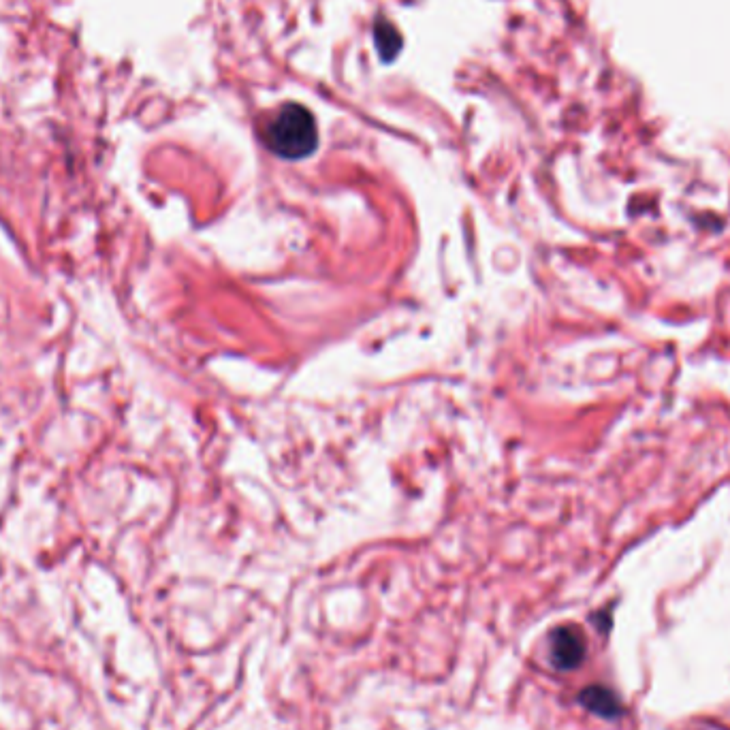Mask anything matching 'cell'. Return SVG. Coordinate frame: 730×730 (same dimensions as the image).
<instances>
[{
	"mask_svg": "<svg viewBox=\"0 0 730 730\" xmlns=\"http://www.w3.org/2000/svg\"><path fill=\"white\" fill-rule=\"evenodd\" d=\"M581 703L600 718H617L622 713L620 701H617V696L607 688L594 686V688L583 690Z\"/></svg>",
	"mask_w": 730,
	"mask_h": 730,
	"instance_id": "cell-3",
	"label": "cell"
},
{
	"mask_svg": "<svg viewBox=\"0 0 730 730\" xmlns=\"http://www.w3.org/2000/svg\"><path fill=\"white\" fill-rule=\"evenodd\" d=\"M374 41L380 52V60L383 62H393L395 56L400 54L402 47V37L398 35V30L387 20V18H378L376 26H374Z\"/></svg>",
	"mask_w": 730,
	"mask_h": 730,
	"instance_id": "cell-4",
	"label": "cell"
},
{
	"mask_svg": "<svg viewBox=\"0 0 730 730\" xmlns=\"http://www.w3.org/2000/svg\"><path fill=\"white\" fill-rule=\"evenodd\" d=\"M265 146L287 161H299L316 150L319 133H316L314 116L304 105H282L274 118L265 124Z\"/></svg>",
	"mask_w": 730,
	"mask_h": 730,
	"instance_id": "cell-1",
	"label": "cell"
},
{
	"mask_svg": "<svg viewBox=\"0 0 730 730\" xmlns=\"http://www.w3.org/2000/svg\"><path fill=\"white\" fill-rule=\"evenodd\" d=\"M585 658V639L583 634L573 628L564 626L551 634V660L562 671L577 669Z\"/></svg>",
	"mask_w": 730,
	"mask_h": 730,
	"instance_id": "cell-2",
	"label": "cell"
}]
</instances>
